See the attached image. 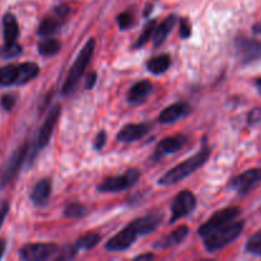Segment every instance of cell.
<instances>
[{"label": "cell", "instance_id": "836d02e7", "mask_svg": "<svg viewBox=\"0 0 261 261\" xmlns=\"http://www.w3.org/2000/svg\"><path fill=\"white\" fill-rule=\"evenodd\" d=\"M76 251H78L76 246L65 247V249L61 250V251H60V255H59L58 259L59 260H69V259H71V257L75 256Z\"/></svg>", "mask_w": 261, "mask_h": 261}, {"label": "cell", "instance_id": "9a60e30c", "mask_svg": "<svg viewBox=\"0 0 261 261\" xmlns=\"http://www.w3.org/2000/svg\"><path fill=\"white\" fill-rule=\"evenodd\" d=\"M188 139L184 135H173V137L165 138L162 142L158 143V145L155 147L154 154H153V160L160 161L161 158H163L165 155L173 154V153L178 152L184 145L186 144Z\"/></svg>", "mask_w": 261, "mask_h": 261}, {"label": "cell", "instance_id": "f1b7e54d", "mask_svg": "<svg viewBox=\"0 0 261 261\" xmlns=\"http://www.w3.org/2000/svg\"><path fill=\"white\" fill-rule=\"evenodd\" d=\"M20 54H22V46L18 42L4 43V45L0 47V58L3 59L17 58Z\"/></svg>", "mask_w": 261, "mask_h": 261}, {"label": "cell", "instance_id": "ab89813d", "mask_svg": "<svg viewBox=\"0 0 261 261\" xmlns=\"http://www.w3.org/2000/svg\"><path fill=\"white\" fill-rule=\"evenodd\" d=\"M255 86H256V89L259 91V93L261 94V76H260V78H257L256 81H255Z\"/></svg>", "mask_w": 261, "mask_h": 261}, {"label": "cell", "instance_id": "f546056e", "mask_svg": "<svg viewBox=\"0 0 261 261\" xmlns=\"http://www.w3.org/2000/svg\"><path fill=\"white\" fill-rule=\"evenodd\" d=\"M245 250H246V252H249V254L261 256V229L250 237L246 246H245Z\"/></svg>", "mask_w": 261, "mask_h": 261}, {"label": "cell", "instance_id": "83f0119b", "mask_svg": "<svg viewBox=\"0 0 261 261\" xmlns=\"http://www.w3.org/2000/svg\"><path fill=\"white\" fill-rule=\"evenodd\" d=\"M87 213H88V209H87L83 204H79V203L69 204L68 206H65V211H64L65 217H68V218H71V219L83 218L84 216H87Z\"/></svg>", "mask_w": 261, "mask_h": 261}, {"label": "cell", "instance_id": "44dd1931", "mask_svg": "<svg viewBox=\"0 0 261 261\" xmlns=\"http://www.w3.org/2000/svg\"><path fill=\"white\" fill-rule=\"evenodd\" d=\"M161 222H162V216L161 214H149V216L135 219L133 224L137 228L139 236H145V234H149L150 232L157 229Z\"/></svg>", "mask_w": 261, "mask_h": 261}, {"label": "cell", "instance_id": "d590c367", "mask_svg": "<svg viewBox=\"0 0 261 261\" xmlns=\"http://www.w3.org/2000/svg\"><path fill=\"white\" fill-rule=\"evenodd\" d=\"M8 212H9V203L8 201H0V227L4 223Z\"/></svg>", "mask_w": 261, "mask_h": 261}, {"label": "cell", "instance_id": "e575fe53", "mask_svg": "<svg viewBox=\"0 0 261 261\" xmlns=\"http://www.w3.org/2000/svg\"><path fill=\"white\" fill-rule=\"evenodd\" d=\"M106 139H107L106 133H105V132H99L98 134H97L96 139H94V143H93L94 149L101 150L102 148L105 147V144H106Z\"/></svg>", "mask_w": 261, "mask_h": 261}, {"label": "cell", "instance_id": "30bf717a", "mask_svg": "<svg viewBox=\"0 0 261 261\" xmlns=\"http://www.w3.org/2000/svg\"><path fill=\"white\" fill-rule=\"evenodd\" d=\"M69 13H70V9L66 5H59V7H56L54 9L53 14L47 15V17L42 19L40 27H38V36L45 38L54 35L59 30L61 23L68 18Z\"/></svg>", "mask_w": 261, "mask_h": 261}, {"label": "cell", "instance_id": "2e32d148", "mask_svg": "<svg viewBox=\"0 0 261 261\" xmlns=\"http://www.w3.org/2000/svg\"><path fill=\"white\" fill-rule=\"evenodd\" d=\"M150 130V126L144 122H140V124H127L122 127L121 130L117 134V140L122 143H132L135 140L142 139L144 135L148 134V132Z\"/></svg>", "mask_w": 261, "mask_h": 261}, {"label": "cell", "instance_id": "cb8c5ba5", "mask_svg": "<svg viewBox=\"0 0 261 261\" xmlns=\"http://www.w3.org/2000/svg\"><path fill=\"white\" fill-rule=\"evenodd\" d=\"M171 65V58L168 54H162V55L154 56L153 59H150L147 64L148 70L152 74H155V75H160V74H163L165 71L168 70Z\"/></svg>", "mask_w": 261, "mask_h": 261}, {"label": "cell", "instance_id": "603a6c76", "mask_svg": "<svg viewBox=\"0 0 261 261\" xmlns=\"http://www.w3.org/2000/svg\"><path fill=\"white\" fill-rule=\"evenodd\" d=\"M175 23H176L175 15H168V17L166 18V19L163 20L160 25H157V27H155V31H154V33H153V37H152L153 45H154L155 47H158V46L162 45V43L165 42V40L167 38L168 33L172 31Z\"/></svg>", "mask_w": 261, "mask_h": 261}, {"label": "cell", "instance_id": "484cf974", "mask_svg": "<svg viewBox=\"0 0 261 261\" xmlns=\"http://www.w3.org/2000/svg\"><path fill=\"white\" fill-rule=\"evenodd\" d=\"M99 241H101V234L96 233V232H89V233L79 237L75 246L78 250H91L96 245H98Z\"/></svg>", "mask_w": 261, "mask_h": 261}, {"label": "cell", "instance_id": "7a4b0ae2", "mask_svg": "<svg viewBox=\"0 0 261 261\" xmlns=\"http://www.w3.org/2000/svg\"><path fill=\"white\" fill-rule=\"evenodd\" d=\"M245 228V221L244 219H234V221L229 222L226 226L221 227L217 231L212 232L206 237H204V246H205L208 252H216L218 250L223 249L227 245L232 244L234 240L239 239L241 236L242 231Z\"/></svg>", "mask_w": 261, "mask_h": 261}, {"label": "cell", "instance_id": "5b68a950", "mask_svg": "<svg viewBox=\"0 0 261 261\" xmlns=\"http://www.w3.org/2000/svg\"><path fill=\"white\" fill-rule=\"evenodd\" d=\"M28 153H30L28 143H24L22 147L18 148V149L8 158L7 163L3 166L2 171H0V186H2V188H4L8 184L12 182L15 178V176L19 173L23 163L27 160Z\"/></svg>", "mask_w": 261, "mask_h": 261}, {"label": "cell", "instance_id": "3957f363", "mask_svg": "<svg viewBox=\"0 0 261 261\" xmlns=\"http://www.w3.org/2000/svg\"><path fill=\"white\" fill-rule=\"evenodd\" d=\"M40 73V68L36 63H22L5 65L0 68V86H20L32 81Z\"/></svg>", "mask_w": 261, "mask_h": 261}, {"label": "cell", "instance_id": "8d00e7d4", "mask_svg": "<svg viewBox=\"0 0 261 261\" xmlns=\"http://www.w3.org/2000/svg\"><path fill=\"white\" fill-rule=\"evenodd\" d=\"M97 82V74L94 73V71H92V73L88 74V76H87V81H86V89H92L93 88V86L96 84Z\"/></svg>", "mask_w": 261, "mask_h": 261}, {"label": "cell", "instance_id": "ffe728a7", "mask_svg": "<svg viewBox=\"0 0 261 261\" xmlns=\"http://www.w3.org/2000/svg\"><path fill=\"white\" fill-rule=\"evenodd\" d=\"M51 180L50 178H43V180L38 181L35 186H33L32 191H31V200L36 205H43L46 204L47 199L51 195Z\"/></svg>", "mask_w": 261, "mask_h": 261}, {"label": "cell", "instance_id": "8fae6325", "mask_svg": "<svg viewBox=\"0 0 261 261\" xmlns=\"http://www.w3.org/2000/svg\"><path fill=\"white\" fill-rule=\"evenodd\" d=\"M261 181V168H251L231 180V186L239 195L245 196Z\"/></svg>", "mask_w": 261, "mask_h": 261}, {"label": "cell", "instance_id": "60d3db41", "mask_svg": "<svg viewBox=\"0 0 261 261\" xmlns=\"http://www.w3.org/2000/svg\"><path fill=\"white\" fill-rule=\"evenodd\" d=\"M252 30H254L255 35H256V33H257V35H260V33H261V24H255Z\"/></svg>", "mask_w": 261, "mask_h": 261}, {"label": "cell", "instance_id": "74e56055", "mask_svg": "<svg viewBox=\"0 0 261 261\" xmlns=\"http://www.w3.org/2000/svg\"><path fill=\"white\" fill-rule=\"evenodd\" d=\"M153 257H154V255L150 254V252H148V254L137 256V257H135V260H150V259H153Z\"/></svg>", "mask_w": 261, "mask_h": 261}, {"label": "cell", "instance_id": "d6a6232c", "mask_svg": "<svg viewBox=\"0 0 261 261\" xmlns=\"http://www.w3.org/2000/svg\"><path fill=\"white\" fill-rule=\"evenodd\" d=\"M15 101L17 99H15V96H13V94H4L2 97V99H0V103H2L3 109L7 110V111H10L14 107Z\"/></svg>", "mask_w": 261, "mask_h": 261}, {"label": "cell", "instance_id": "6da1fadb", "mask_svg": "<svg viewBox=\"0 0 261 261\" xmlns=\"http://www.w3.org/2000/svg\"><path fill=\"white\" fill-rule=\"evenodd\" d=\"M211 148L206 144H204L203 148H201L196 154H194L193 157L188 158V160L184 161L182 163H180V165H177L176 167L171 168L168 172H166L165 175L158 180V184L162 186H171L180 182V181L185 180L188 176H190L191 173L198 171L201 166L205 165L206 161L211 157Z\"/></svg>", "mask_w": 261, "mask_h": 261}, {"label": "cell", "instance_id": "ba28073f", "mask_svg": "<svg viewBox=\"0 0 261 261\" xmlns=\"http://www.w3.org/2000/svg\"><path fill=\"white\" fill-rule=\"evenodd\" d=\"M237 58L244 65L251 64L261 59V41L257 38L237 37L234 42Z\"/></svg>", "mask_w": 261, "mask_h": 261}, {"label": "cell", "instance_id": "277c9868", "mask_svg": "<svg viewBox=\"0 0 261 261\" xmlns=\"http://www.w3.org/2000/svg\"><path fill=\"white\" fill-rule=\"evenodd\" d=\"M94 47H96V40L94 38H89L86 45L83 46V48L81 50V53H79L78 58L75 59L74 64L71 65L70 71H69L65 83L63 86V94L68 96V94H70L75 89L79 79L83 76L87 66L91 63V59L94 53Z\"/></svg>", "mask_w": 261, "mask_h": 261}, {"label": "cell", "instance_id": "8992f818", "mask_svg": "<svg viewBox=\"0 0 261 261\" xmlns=\"http://www.w3.org/2000/svg\"><path fill=\"white\" fill-rule=\"evenodd\" d=\"M240 216H241V209L239 206H229V208H224L222 211L216 212L203 226H200V228L198 231L199 236H201L204 239L208 234H211L212 232L217 231L221 227L228 224L229 222L237 219Z\"/></svg>", "mask_w": 261, "mask_h": 261}, {"label": "cell", "instance_id": "4316f807", "mask_svg": "<svg viewBox=\"0 0 261 261\" xmlns=\"http://www.w3.org/2000/svg\"><path fill=\"white\" fill-rule=\"evenodd\" d=\"M155 27H157V22H155L154 19L150 20V22L144 27L143 32L140 33V36H139V38L137 40V42L134 43V48L143 47V46H144L145 43H147L148 41L153 37V33H154Z\"/></svg>", "mask_w": 261, "mask_h": 261}, {"label": "cell", "instance_id": "9c48e42d", "mask_svg": "<svg viewBox=\"0 0 261 261\" xmlns=\"http://www.w3.org/2000/svg\"><path fill=\"white\" fill-rule=\"evenodd\" d=\"M196 208V198L191 191L184 190L176 195L173 199L172 205H171V212H172V217H171V223L176 222L177 219L184 218V217L189 216L193 213L194 209Z\"/></svg>", "mask_w": 261, "mask_h": 261}, {"label": "cell", "instance_id": "ac0fdd59", "mask_svg": "<svg viewBox=\"0 0 261 261\" xmlns=\"http://www.w3.org/2000/svg\"><path fill=\"white\" fill-rule=\"evenodd\" d=\"M152 89V83L149 81L138 82L130 88L129 93H127V102L132 106H138V105L143 103V102L147 101Z\"/></svg>", "mask_w": 261, "mask_h": 261}, {"label": "cell", "instance_id": "e0dca14e", "mask_svg": "<svg viewBox=\"0 0 261 261\" xmlns=\"http://www.w3.org/2000/svg\"><path fill=\"white\" fill-rule=\"evenodd\" d=\"M189 112H190V105L186 103V102H177V103L166 107L160 114L158 120L162 124H172V122L180 120L181 117L186 116Z\"/></svg>", "mask_w": 261, "mask_h": 261}, {"label": "cell", "instance_id": "7402d4cb", "mask_svg": "<svg viewBox=\"0 0 261 261\" xmlns=\"http://www.w3.org/2000/svg\"><path fill=\"white\" fill-rule=\"evenodd\" d=\"M3 35H4V43L17 42V38L19 36V27L12 13H7L3 18Z\"/></svg>", "mask_w": 261, "mask_h": 261}, {"label": "cell", "instance_id": "4fadbf2b", "mask_svg": "<svg viewBox=\"0 0 261 261\" xmlns=\"http://www.w3.org/2000/svg\"><path fill=\"white\" fill-rule=\"evenodd\" d=\"M138 236H139V233H138L137 228H135L134 224L130 223L122 231H120L112 239H110V241H107V244L105 245V249L112 252L125 251L130 246H133Z\"/></svg>", "mask_w": 261, "mask_h": 261}, {"label": "cell", "instance_id": "7c38bea8", "mask_svg": "<svg viewBox=\"0 0 261 261\" xmlns=\"http://www.w3.org/2000/svg\"><path fill=\"white\" fill-rule=\"evenodd\" d=\"M59 251L55 244H28L19 250L20 260L41 261L53 256Z\"/></svg>", "mask_w": 261, "mask_h": 261}, {"label": "cell", "instance_id": "d4e9b609", "mask_svg": "<svg viewBox=\"0 0 261 261\" xmlns=\"http://www.w3.org/2000/svg\"><path fill=\"white\" fill-rule=\"evenodd\" d=\"M60 50V42L55 38L45 37V40L38 43V53L42 56H54Z\"/></svg>", "mask_w": 261, "mask_h": 261}, {"label": "cell", "instance_id": "f35d334b", "mask_svg": "<svg viewBox=\"0 0 261 261\" xmlns=\"http://www.w3.org/2000/svg\"><path fill=\"white\" fill-rule=\"evenodd\" d=\"M5 247H7V245H5V241H4V240H0V259H2L3 255H4Z\"/></svg>", "mask_w": 261, "mask_h": 261}, {"label": "cell", "instance_id": "4dcf8cb0", "mask_svg": "<svg viewBox=\"0 0 261 261\" xmlns=\"http://www.w3.org/2000/svg\"><path fill=\"white\" fill-rule=\"evenodd\" d=\"M134 22L135 18L132 12H124L117 15V24H119L120 30H127L134 24Z\"/></svg>", "mask_w": 261, "mask_h": 261}, {"label": "cell", "instance_id": "5bb4252c", "mask_svg": "<svg viewBox=\"0 0 261 261\" xmlns=\"http://www.w3.org/2000/svg\"><path fill=\"white\" fill-rule=\"evenodd\" d=\"M61 109L60 106H55L50 112H48L47 117H46L45 122L41 126L40 133L37 135V139H36V145H35V154L37 152H40L42 148H45L47 145V143L50 142V138L53 135L54 129H55L56 124L59 121V117H60Z\"/></svg>", "mask_w": 261, "mask_h": 261}, {"label": "cell", "instance_id": "d6986e66", "mask_svg": "<svg viewBox=\"0 0 261 261\" xmlns=\"http://www.w3.org/2000/svg\"><path fill=\"white\" fill-rule=\"evenodd\" d=\"M188 234H189V227L180 226L177 227L173 232H171V233L166 234L165 237L158 240V241L153 245V247H154V249H162V250L170 249V247H173L176 246V245L181 244V242L188 237Z\"/></svg>", "mask_w": 261, "mask_h": 261}, {"label": "cell", "instance_id": "1f68e13d", "mask_svg": "<svg viewBox=\"0 0 261 261\" xmlns=\"http://www.w3.org/2000/svg\"><path fill=\"white\" fill-rule=\"evenodd\" d=\"M191 35V25L188 18H181L180 20V36L181 38L186 40Z\"/></svg>", "mask_w": 261, "mask_h": 261}, {"label": "cell", "instance_id": "52a82bcc", "mask_svg": "<svg viewBox=\"0 0 261 261\" xmlns=\"http://www.w3.org/2000/svg\"><path fill=\"white\" fill-rule=\"evenodd\" d=\"M139 171L132 168V170H127L126 172L121 173V175L106 178V180H103L99 184L97 189L101 193H119V191H124L134 186L138 182V180H139Z\"/></svg>", "mask_w": 261, "mask_h": 261}]
</instances>
